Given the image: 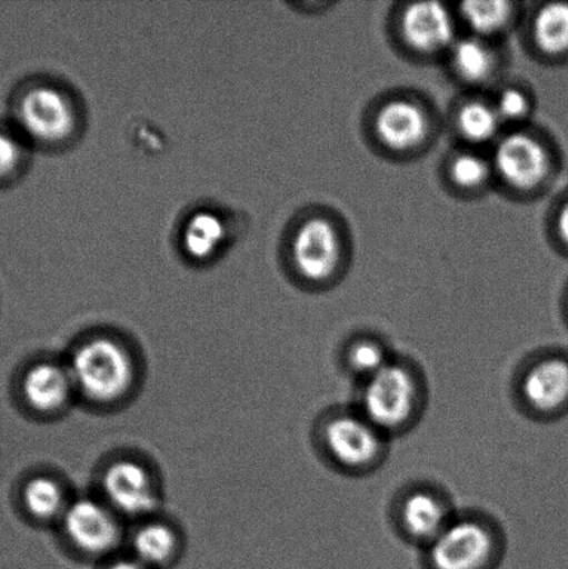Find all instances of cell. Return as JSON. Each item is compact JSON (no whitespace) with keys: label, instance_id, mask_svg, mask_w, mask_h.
<instances>
[{"label":"cell","instance_id":"6da1fadb","mask_svg":"<svg viewBox=\"0 0 568 569\" xmlns=\"http://www.w3.org/2000/svg\"><path fill=\"white\" fill-rule=\"evenodd\" d=\"M17 131L31 148L63 153L81 141L88 126L86 100L59 77L32 78L14 102Z\"/></svg>","mask_w":568,"mask_h":569},{"label":"cell","instance_id":"7a4b0ae2","mask_svg":"<svg viewBox=\"0 0 568 569\" xmlns=\"http://www.w3.org/2000/svg\"><path fill=\"white\" fill-rule=\"evenodd\" d=\"M356 387L353 405L391 440L413 431L425 417L426 372L409 356L397 353L381 371Z\"/></svg>","mask_w":568,"mask_h":569},{"label":"cell","instance_id":"3957f363","mask_svg":"<svg viewBox=\"0 0 568 569\" xmlns=\"http://www.w3.org/2000/svg\"><path fill=\"white\" fill-rule=\"evenodd\" d=\"M315 446L321 460L339 476L369 477L386 465L391 439L358 407L332 406L315 426Z\"/></svg>","mask_w":568,"mask_h":569},{"label":"cell","instance_id":"277c9868","mask_svg":"<svg viewBox=\"0 0 568 569\" xmlns=\"http://www.w3.org/2000/svg\"><path fill=\"white\" fill-rule=\"evenodd\" d=\"M343 258L341 230L325 211H302L283 232L282 267L300 287H331L341 274Z\"/></svg>","mask_w":568,"mask_h":569},{"label":"cell","instance_id":"5b68a950","mask_svg":"<svg viewBox=\"0 0 568 569\" xmlns=\"http://www.w3.org/2000/svg\"><path fill=\"white\" fill-rule=\"evenodd\" d=\"M508 539L497 518L480 509L458 510L430 546L420 551L421 569H499Z\"/></svg>","mask_w":568,"mask_h":569},{"label":"cell","instance_id":"8992f818","mask_svg":"<svg viewBox=\"0 0 568 569\" xmlns=\"http://www.w3.org/2000/svg\"><path fill=\"white\" fill-rule=\"evenodd\" d=\"M77 395L106 406L124 399L136 382L130 351L109 335H93L77 346L67 362Z\"/></svg>","mask_w":568,"mask_h":569},{"label":"cell","instance_id":"52a82bcc","mask_svg":"<svg viewBox=\"0 0 568 569\" xmlns=\"http://www.w3.org/2000/svg\"><path fill=\"white\" fill-rule=\"evenodd\" d=\"M511 400L521 416L549 423L568 416V350L544 348L528 355L511 378Z\"/></svg>","mask_w":568,"mask_h":569},{"label":"cell","instance_id":"ba28073f","mask_svg":"<svg viewBox=\"0 0 568 569\" xmlns=\"http://www.w3.org/2000/svg\"><path fill=\"white\" fill-rule=\"evenodd\" d=\"M452 496L432 481L406 483L389 506V526L411 548L425 550L458 512Z\"/></svg>","mask_w":568,"mask_h":569},{"label":"cell","instance_id":"9c48e42d","mask_svg":"<svg viewBox=\"0 0 568 569\" xmlns=\"http://www.w3.org/2000/svg\"><path fill=\"white\" fill-rule=\"evenodd\" d=\"M495 178L516 193L530 194L545 188L555 171V156L544 139L527 128L505 132L494 144Z\"/></svg>","mask_w":568,"mask_h":569},{"label":"cell","instance_id":"30bf717a","mask_svg":"<svg viewBox=\"0 0 568 569\" xmlns=\"http://www.w3.org/2000/svg\"><path fill=\"white\" fill-rule=\"evenodd\" d=\"M242 233L232 211L215 204H198L182 217L176 232V249L183 263L195 269L215 266Z\"/></svg>","mask_w":568,"mask_h":569},{"label":"cell","instance_id":"8fae6325","mask_svg":"<svg viewBox=\"0 0 568 569\" xmlns=\"http://www.w3.org/2000/svg\"><path fill=\"white\" fill-rule=\"evenodd\" d=\"M432 121L419 100L393 97L382 100L371 117V132L391 154L410 156L431 137Z\"/></svg>","mask_w":568,"mask_h":569},{"label":"cell","instance_id":"7c38bea8","mask_svg":"<svg viewBox=\"0 0 568 569\" xmlns=\"http://www.w3.org/2000/svg\"><path fill=\"white\" fill-rule=\"evenodd\" d=\"M398 32L403 47L421 58H447L459 39L456 13L437 2L406 4L398 17Z\"/></svg>","mask_w":568,"mask_h":569},{"label":"cell","instance_id":"4fadbf2b","mask_svg":"<svg viewBox=\"0 0 568 569\" xmlns=\"http://www.w3.org/2000/svg\"><path fill=\"white\" fill-rule=\"evenodd\" d=\"M60 522L69 542L81 553L92 557L113 553L124 535L121 517L104 500L81 498L70 501Z\"/></svg>","mask_w":568,"mask_h":569},{"label":"cell","instance_id":"5bb4252c","mask_svg":"<svg viewBox=\"0 0 568 569\" xmlns=\"http://www.w3.org/2000/svg\"><path fill=\"white\" fill-rule=\"evenodd\" d=\"M100 488L106 503L120 517L148 520L160 503L152 473L141 462L130 459L117 460L106 467Z\"/></svg>","mask_w":568,"mask_h":569},{"label":"cell","instance_id":"9a60e30c","mask_svg":"<svg viewBox=\"0 0 568 569\" xmlns=\"http://www.w3.org/2000/svg\"><path fill=\"white\" fill-rule=\"evenodd\" d=\"M445 59L456 80L469 88L489 87L499 76L500 54L497 43L486 39L459 37Z\"/></svg>","mask_w":568,"mask_h":569},{"label":"cell","instance_id":"2e32d148","mask_svg":"<svg viewBox=\"0 0 568 569\" xmlns=\"http://www.w3.org/2000/svg\"><path fill=\"white\" fill-rule=\"evenodd\" d=\"M22 395L27 403L39 412L66 409L77 395L69 367L59 362H38L22 379Z\"/></svg>","mask_w":568,"mask_h":569},{"label":"cell","instance_id":"e0dca14e","mask_svg":"<svg viewBox=\"0 0 568 569\" xmlns=\"http://www.w3.org/2000/svg\"><path fill=\"white\" fill-rule=\"evenodd\" d=\"M397 356L388 340L371 331L350 335L339 348L338 362L345 376L356 385L376 376Z\"/></svg>","mask_w":568,"mask_h":569},{"label":"cell","instance_id":"ac0fdd59","mask_svg":"<svg viewBox=\"0 0 568 569\" xmlns=\"http://www.w3.org/2000/svg\"><path fill=\"white\" fill-rule=\"evenodd\" d=\"M454 127L467 148L494 147L505 133V126L491 99L467 98L456 106Z\"/></svg>","mask_w":568,"mask_h":569},{"label":"cell","instance_id":"d6986e66","mask_svg":"<svg viewBox=\"0 0 568 569\" xmlns=\"http://www.w3.org/2000/svg\"><path fill=\"white\" fill-rule=\"evenodd\" d=\"M530 36L539 56L568 60V2H548L534 11Z\"/></svg>","mask_w":568,"mask_h":569},{"label":"cell","instance_id":"ffe728a7","mask_svg":"<svg viewBox=\"0 0 568 569\" xmlns=\"http://www.w3.org/2000/svg\"><path fill=\"white\" fill-rule=\"evenodd\" d=\"M458 16L469 36L497 43L519 21L520 11L511 2H467L460 4Z\"/></svg>","mask_w":568,"mask_h":569},{"label":"cell","instance_id":"44dd1931","mask_svg":"<svg viewBox=\"0 0 568 569\" xmlns=\"http://www.w3.org/2000/svg\"><path fill=\"white\" fill-rule=\"evenodd\" d=\"M178 538L175 529L152 518L143 520L131 537L132 559L145 567L156 569L169 565L175 559Z\"/></svg>","mask_w":568,"mask_h":569},{"label":"cell","instance_id":"7402d4cb","mask_svg":"<svg viewBox=\"0 0 568 569\" xmlns=\"http://www.w3.org/2000/svg\"><path fill=\"white\" fill-rule=\"evenodd\" d=\"M445 176L456 191L480 192L495 180L491 156H486L480 149H460L449 156Z\"/></svg>","mask_w":568,"mask_h":569},{"label":"cell","instance_id":"603a6c76","mask_svg":"<svg viewBox=\"0 0 568 569\" xmlns=\"http://www.w3.org/2000/svg\"><path fill=\"white\" fill-rule=\"evenodd\" d=\"M22 498L27 510L39 521H60L70 505L61 485L56 479L43 476L32 478L26 485Z\"/></svg>","mask_w":568,"mask_h":569},{"label":"cell","instance_id":"cb8c5ba5","mask_svg":"<svg viewBox=\"0 0 568 569\" xmlns=\"http://www.w3.org/2000/svg\"><path fill=\"white\" fill-rule=\"evenodd\" d=\"M495 110L502 120L505 128L511 126V130L522 128L532 111L530 94L521 87L506 86L499 88L491 99Z\"/></svg>","mask_w":568,"mask_h":569},{"label":"cell","instance_id":"d4e9b609","mask_svg":"<svg viewBox=\"0 0 568 569\" xmlns=\"http://www.w3.org/2000/svg\"><path fill=\"white\" fill-rule=\"evenodd\" d=\"M30 148L19 131L0 130V182L22 174L30 159Z\"/></svg>","mask_w":568,"mask_h":569},{"label":"cell","instance_id":"484cf974","mask_svg":"<svg viewBox=\"0 0 568 569\" xmlns=\"http://www.w3.org/2000/svg\"><path fill=\"white\" fill-rule=\"evenodd\" d=\"M555 236L558 244L568 252V193L560 200L554 217Z\"/></svg>","mask_w":568,"mask_h":569},{"label":"cell","instance_id":"4316f807","mask_svg":"<svg viewBox=\"0 0 568 569\" xmlns=\"http://www.w3.org/2000/svg\"><path fill=\"white\" fill-rule=\"evenodd\" d=\"M106 569H150L141 565V562L136 559H120L111 562V565Z\"/></svg>","mask_w":568,"mask_h":569},{"label":"cell","instance_id":"83f0119b","mask_svg":"<svg viewBox=\"0 0 568 569\" xmlns=\"http://www.w3.org/2000/svg\"><path fill=\"white\" fill-rule=\"evenodd\" d=\"M561 316H564L565 326L568 329V288L565 292L564 300H561Z\"/></svg>","mask_w":568,"mask_h":569}]
</instances>
